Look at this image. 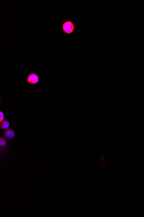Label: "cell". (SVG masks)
<instances>
[{
	"label": "cell",
	"mask_w": 144,
	"mask_h": 217,
	"mask_svg": "<svg viewBox=\"0 0 144 217\" xmlns=\"http://www.w3.org/2000/svg\"><path fill=\"white\" fill-rule=\"evenodd\" d=\"M62 29L63 33L66 34H72L75 29L74 23L70 20L66 21L62 24Z\"/></svg>",
	"instance_id": "1"
},
{
	"label": "cell",
	"mask_w": 144,
	"mask_h": 217,
	"mask_svg": "<svg viewBox=\"0 0 144 217\" xmlns=\"http://www.w3.org/2000/svg\"><path fill=\"white\" fill-rule=\"evenodd\" d=\"M26 81L29 85H36L40 82V77L36 72H31L28 75L26 78Z\"/></svg>",
	"instance_id": "2"
},
{
	"label": "cell",
	"mask_w": 144,
	"mask_h": 217,
	"mask_svg": "<svg viewBox=\"0 0 144 217\" xmlns=\"http://www.w3.org/2000/svg\"><path fill=\"white\" fill-rule=\"evenodd\" d=\"M8 142L7 139L5 137L1 136L0 137V150L1 155L4 154V152L7 150L8 148Z\"/></svg>",
	"instance_id": "3"
},
{
	"label": "cell",
	"mask_w": 144,
	"mask_h": 217,
	"mask_svg": "<svg viewBox=\"0 0 144 217\" xmlns=\"http://www.w3.org/2000/svg\"><path fill=\"white\" fill-rule=\"evenodd\" d=\"M16 135V132L11 128H9V129L5 130L4 133V136L9 140L13 139L15 137Z\"/></svg>",
	"instance_id": "4"
},
{
	"label": "cell",
	"mask_w": 144,
	"mask_h": 217,
	"mask_svg": "<svg viewBox=\"0 0 144 217\" xmlns=\"http://www.w3.org/2000/svg\"><path fill=\"white\" fill-rule=\"evenodd\" d=\"M10 123L8 120H4L0 122V129L1 130H6L10 128Z\"/></svg>",
	"instance_id": "5"
},
{
	"label": "cell",
	"mask_w": 144,
	"mask_h": 217,
	"mask_svg": "<svg viewBox=\"0 0 144 217\" xmlns=\"http://www.w3.org/2000/svg\"><path fill=\"white\" fill-rule=\"evenodd\" d=\"M5 114L1 110H0V122L5 120Z\"/></svg>",
	"instance_id": "6"
}]
</instances>
